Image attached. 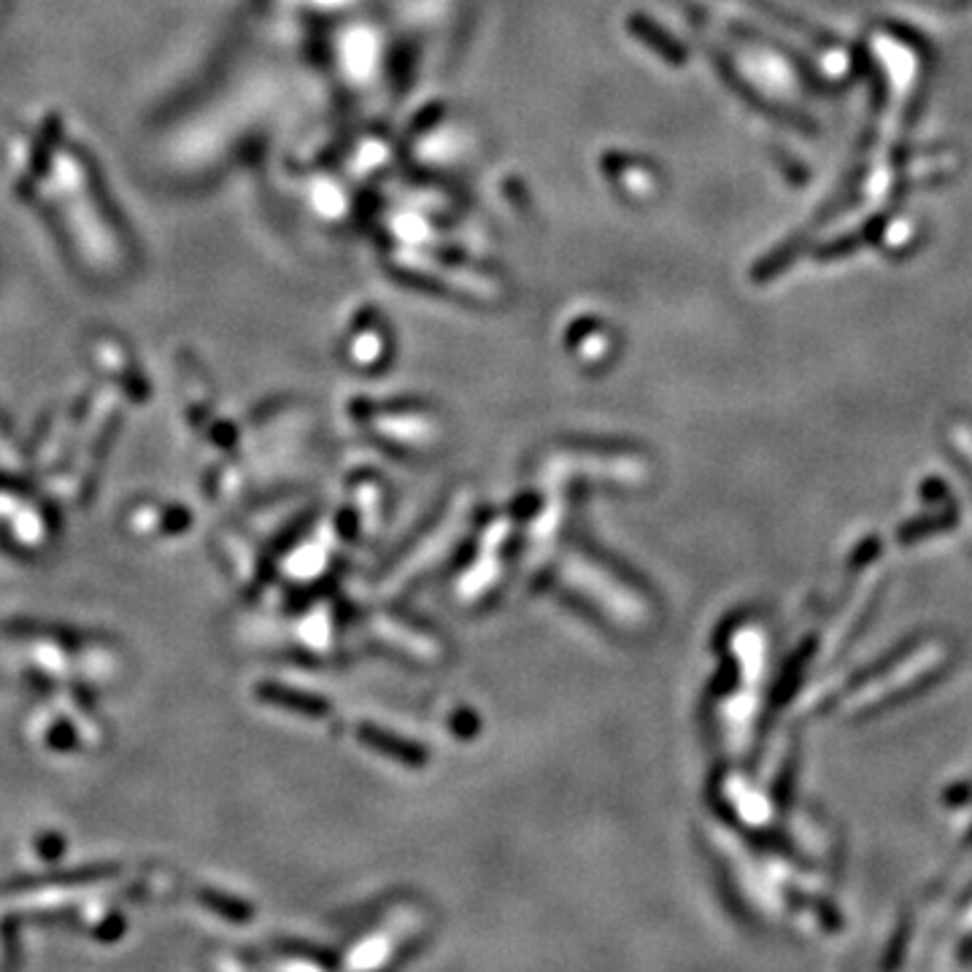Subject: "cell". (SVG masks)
Listing matches in <instances>:
<instances>
[{
    "instance_id": "cell-1",
    "label": "cell",
    "mask_w": 972,
    "mask_h": 972,
    "mask_svg": "<svg viewBox=\"0 0 972 972\" xmlns=\"http://www.w3.org/2000/svg\"><path fill=\"white\" fill-rule=\"evenodd\" d=\"M948 664V648L940 640H929V644L916 646L911 653H902L889 662V668H884V673L869 675L867 681H862V686L856 692H851L849 703H845V713L849 716H867L880 710L884 705H891L902 697L913 695L921 686L929 684L937 673Z\"/></svg>"
},
{
    "instance_id": "cell-2",
    "label": "cell",
    "mask_w": 972,
    "mask_h": 972,
    "mask_svg": "<svg viewBox=\"0 0 972 972\" xmlns=\"http://www.w3.org/2000/svg\"><path fill=\"white\" fill-rule=\"evenodd\" d=\"M957 940H959V946L964 948V951H968V948H972V908H970V911H964L962 919H959Z\"/></svg>"
},
{
    "instance_id": "cell-3",
    "label": "cell",
    "mask_w": 972,
    "mask_h": 972,
    "mask_svg": "<svg viewBox=\"0 0 972 972\" xmlns=\"http://www.w3.org/2000/svg\"><path fill=\"white\" fill-rule=\"evenodd\" d=\"M957 432H959L957 446H959V452H962V457L968 459V465L972 470V435H970V430H957Z\"/></svg>"
}]
</instances>
